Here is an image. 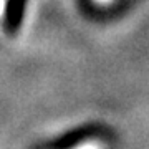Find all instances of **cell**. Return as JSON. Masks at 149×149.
Masks as SVG:
<instances>
[{"label": "cell", "mask_w": 149, "mask_h": 149, "mask_svg": "<svg viewBox=\"0 0 149 149\" xmlns=\"http://www.w3.org/2000/svg\"><path fill=\"white\" fill-rule=\"evenodd\" d=\"M66 149H103V146L98 141H85V143H80V144H73L71 148H66Z\"/></svg>", "instance_id": "6da1fadb"}, {"label": "cell", "mask_w": 149, "mask_h": 149, "mask_svg": "<svg viewBox=\"0 0 149 149\" xmlns=\"http://www.w3.org/2000/svg\"><path fill=\"white\" fill-rule=\"evenodd\" d=\"M96 3H101V5H108V3H111L113 0H95Z\"/></svg>", "instance_id": "7a4b0ae2"}]
</instances>
